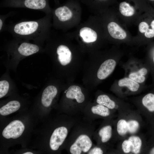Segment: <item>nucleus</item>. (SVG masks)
<instances>
[{"instance_id": "nucleus-10", "label": "nucleus", "mask_w": 154, "mask_h": 154, "mask_svg": "<svg viewBox=\"0 0 154 154\" xmlns=\"http://www.w3.org/2000/svg\"><path fill=\"white\" fill-rule=\"evenodd\" d=\"M29 103V100L26 98L17 94L1 101L0 106V119L16 112L28 109L27 106Z\"/></svg>"}, {"instance_id": "nucleus-11", "label": "nucleus", "mask_w": 154, "mask_h": 154, "mask_svg": "<svg viewBox=\"0 0 154 154\" xmlns=\"http://www.w3.org/2000/svg\"><path fill=\"white\" fill-rule=\"evenodd\" d=\"M92 142L87 135H79L69 147V151L72 154H81L88 153L91 148Z\"/></svg>"}, {"instance_id": "nucleus-20", "label": "nucleus", "mask_w": 154, "mask_h": 154, "mask_svg": "<svg viewBox=\"0 0 154 154\" xmlns=\"http://www.w3.org/2000/svg\"><path fill=\"white\" fill-rule=\"evenodd\" d=\"M85 5L93 13H96L98 11L99 5L100 2L106 1L108 0H79Z\"/></svg>"}, {"instance_id": "nucleus-3", "label": "nucleus", "mask_w": 154, "mask_h": 154, "mask_svg": "<svg viewBox=\"0 0 154 154\" xmlns=\"http://www.w3.org/2000/svg\"><path fill=\"white\" fill-rule=\"evenodd\" d=\"M52 27L51 13L46 14L38 19L21 21L6 25L5 31L11 34L13 38L27 40L43 45L51 33Z\"/></svg>"}, {"instance_id": "nucleus-23", "label": "nucleus", "mask_w": 154, "mask_h": 154, "mask_svg": "<svg viewBox=\"0 0 154 154\" xmlns=\"http://www.w3.org/2000/svg\"><path fill=\"white\" fill-rule=\"evenodd\" d=\"M117 130L119 135H125L128 131L127 122L124 119L119 120L117 123Z\"/></svg>"}, {"instance_id": "nucleus-22", "label": "nucleus", "mask_w": 154, "mask_h": 154, "mask_svg": "<svg viewBox=\"0 0 154 154\" xmlns=\"http://www.w3.org/2000/svg\"><path fill=\"white\" fill-rule=\"evenodd\" d=\"M131 144V150L135 154L139 153L142 146V141L140 138L138 136H132L128 139Z\"/></svg>"}, {"instance_id": "nucleus-21", "label": "nucleus", "mask_w": 154, "mask_h": 154, "mask_svg": "<svg viewBox=\"0 0 154 154\" xmlns=\"http://www.w3.org/2000/svg\"><path fill=\"white\" fill-rule=\"evenodd\" d=\"M142 102L143 106L150 112H154V94L149 93L142 98Z\"/></svg>"}, {"instance_id": "nucleus-19", "label": "nucleus", "mask_w": 154, "mask_h": 154, "mask_svg": "<svg viewBox=\"0 0 154 154\" xmlns=\"http://www.w3.org/2000/svg\"><path fill=\"white\" fill-rule=\"evenodd\" d=\"M147 73V70L143 68L136 72L131 73L129 77L138 83H142L145 81V77L144 76L146 75Z\"/></svg>"}, {"instance_id": "nucleus-2", "label": "nucleus", "mask_w": 154, "mask_h": 154, "mask_svg": "<svg viewBox=\"0 0 154 154\" xmlns=\"http://www.w3.org/2000/svg\"><path fill=\"white\" fill-rule=\"evenodd\" d=\"M0 121V147L4 151L17 144H21L23 148H25L38 122L31 108Z\"/></svg>"}, {"instance_id": "nucleus-8", "label": "nucleus", "mask_w": 154, "mask_h": 154, "mask_svg": "<svg viewBox=\"0 0 154 154\" xmlns=\"http://www.w3.org/2000/svg\"><path fill=\"white\" fill-rule=\"evenodd\" d=\"M4 51L7 56V65L15 68L19 62L34 54L44 52L43 45L28 40L13 38L6 43Z\"/></svg>"}, {"instance_id": "nucleus-16", "label": "nucleus", "mask_w": 154, "mask_h": 154, "mask_svg": "<svg viewBox=\"0 0 154 154\" xmlns=\"http://www.w3.org/2000/svg\"><path fill=\"white\" fill-rule=\"evenodd\" d=\"M93 105L91 107V110L93 114L104 117L110 115V110L107 107L98 104Z\"/></svg>"}, {"instance_id": "nucleus-6", "label": "nucleus", "mask_w": 154, "mask_h": 154, "mask_svg": "<svg viewBox=\"0 0 154 154\" xmlns=\"http://www.w3.org/2000/svg\"><path fill=\"white\" fill-rule=\"evenodd\" d=\"M96 15L90 16L71 33L82 52L88 55L98 51L99 35Z\"/></svg>"}, {"instance_id": "nucleus-4", "label": "nucleus", "mask_w": 154, "mask_h": 154, "mask_svg": "<svg viewBox=\"0 0 154 154\" xmlns=\"http://www.w3.org/2000/svg\"><path fill=\"white\" fill-rule=\"evenodd\" d=\"M44 124L37 132V139L32 148L40 153H56L63 147L67 137L68 127L60 122Z\"/></svg>"}, {"instance_id": "nucleus-13", "label": "nucleus", "mask_w": 154, "mask_h": 154, "mask_svg": "<svg viewBox=\"0 0 154 154\" xmlns=\"http://www.w3.org/2000/svg\"><path fill=\"white\" fill-rule=\"evenodd\" d=\"M107 29L109 34L113 38L122 40L126 37L125 31L115 22H109L107 25Z\"/></svg>"}, {"instance_id": "nucleus-12", "label": "nucleus", "mask_w": 154, "mask_h": 154, "mask_svg": "<svg viewBox=\"0 0 154 154\" xmlns=\"http://www.w3.org/2000/svg\"><path fill=\"white\" fill-rule=\"evenodd\" d=\"M17 94L14 84L8 74L5 73L1 77L0 81V98Z\"/></svg>"}, {"instance_id": "nucleus-29", "label": "nucleus", "mask_w": 154, "mask_h": 154, "mask_svg": "<svg viewBox=\"0 0 154 154\" xmlns=\"http://www.w3.org/2000/svg\"><path fill=\"white\" fill-rule=\"evenodd\" d=\"M103 153L102 149L98 147H95L91 149L88 152V154H102Z\"/></svg>"}, {"instance_id": "nucleus-27", "label": "nucleus", "mask_w": 154, "mask_h": 154, "mask_svg": "<svg viewBox=\"0 0 154 154\" xmlns=\"http://www.w3.org/2000/svg\"><path fill=\"white\" fill-rule=\"evenodd\" d=\"M17 153L22 154H34L40 153L39 151L33 150L32 149L23 148V149L16 151Z\"/></svg>"}, {"instance_id": "nucleus-32", "label": "nucleus", "mask_w": 154, "mask_h": 154, "mask_svg": "<svg viewBox=\"0 0 154 154\" xmlns=\"http://www.w3.org/2000/svg\"><path fill=\"white\" fill-rule=\"evenodd\" d=\"M149 153L151 154H154V147L151 149Z\"/></svg>"}, {"instance_id": "nucleus-18", "label": "nucleus", "mask_w": 154, "mask_h": 154, "mask_svg": "<svg viewBox=\"0 0 154 154\" xmlns=\"http://www.w3.org/2000/svg\"><path fill=\"white\" fill-rule=\"evenodd\" d=\"M119 10L121 14L125 17H131L135 13L133 7L125 1L121 2L119 5Z\"/></svg>"}, {"instance_id": "nucleus-24", "label": "nucleus", "mask_w": 154, "mask_h": 154, "mask_svg": "<svg viewBox=\"0 0 154 154\" xmlns=\"http://www.w3.org/2000/svg\"><path fill=\"white\" fill-rule=\"evenodd\" d=\"M128 131L131 133L136 132L139 127L138 122L134 120H131L127 122Z\"/></svg>"}, {"instance_id": "nucleus-5", "label": "nucleus", "mask_w": 154, "mask_h": 154, "mask_svg": "<svg viewBox=\"0 0 154 154\" xmlns=\"http://www.w3.org/2000/svg\"><path fill=\"white\" fill-rule=\"evenodd\" d=\"M66 83L65 80L54 77L48 81L42 89L31 108L38 121L43 122L47 119Z\"/></svg>"}, {"instance_id": "nucleus-1", "label": "nucleus", "mask_w": 154, "mask_h": 154, "mask_svg": "<svg viewBox=\"0 0 154 154\" xmlns=\"http://www.w3.org/2000/svg\"><path fill=\"white\" fill-rule=\"evenodd\" d=\"M54 33L45 43L44 52L50 57L55 77L74 82L82 71L86 59L71 33Z\"/></svg>"}, {"instance_id": "nucleus-15", "label": "nucleus", "mask_w": 154, "mask_h": 154, "mask_svg": "<svg viewBox=\"0 0 154 154\" xmlns=\"http://www.w3.org/2000/svg\"><path fill=\"white\" fill-rule=\"evenodd\" d=\"M118 85L119 86H126L131 91H137L139 89V85L138 83L128 78H125L119 80Z\"/></svg>"}, {"instance_id": "nucleus-25", "label": "nucleus", "mask_w": 154, "mask_h": 154, "mask_svg": "<svg viewBox=\"0 0 154 154\" xmlns=\"http://www.w3.org/2000/svg\"><path fill=\"white\" fill-rule=\"evenodd\" d=\"M15 12H9L5 15H0V32L1 33L5 31L6 26L5 21L7 19L14 14Z\"/></svg>"}, {"instance_id": "nucleus-28", "label": "nucleus", "mask_w": 154, "mask_h": 154, "mask_svg": "<svg viewBox=\"0 0 154 154\" xmlns=\"http://www.w3.org/2000/svg\"><path fill=\"white\" fill-rule=\"evenodd\" d=\"M149 26L145 22H141L139 25V30L142 33H145L149 28Z\"/></svg>"}, {"instance_id": "nucleus-30", "label": "nucleus", "mask_w": 154, "mask_h": 154, "mask_svg": "<svg viewBox=\"0 0 154 154\" xmlns=\"http://www.w3.org/2000/svg\"><path fill=\"white\" fill-rule=\"evenodd\" d=\"M144 35L147 38H153L154 37V31L152 29L149 28L145 33Z\"/></svg>"}, {"instance_id": "nucleus-7", "label": "nucleus", "mask_w": 154, "mask_h": 154, "mask_svg": "<svg viewBox=\"0 0 154 154\" xmlns=\"http://www.w3.org/2000/svg\"><path fill=\"white\" fill-rule=\"evenodd\" d=\"M52 27L65 32L81 23L82 9L79 0H68L64 5L52 10Z\"/></svg>"}, {"instance_id": "nucleus-31", "label": "nucleus", "mask_w": 154, "mask_h": 154, "mask_svg": "<svg viewBox=\"0 0 154 154\" xmlns=\"http://www.w3.org/2000/svg\"><path fill=\"white\" fill-rule=\"evenodd\" d=\"M150 26L151 29L154 31V20H153L151 22Z\"/></svg>"}, {"instance_id": "nucleus-14", "label": "nucleus", "mask_w": 154, "mask_h": 154, "mask_svg": "<svg viewBox=\"0 0 154 154\" xmlns=\"http://www.w3.org/2000/svg\"><path fill=\"white\" fill-rule=\"evenodd\" d=\"M97 104L103 105L109 109H114L116 106L115 102L107 95L101 94L98 96L96 99Z\"/></svg>"}, {"instance_id": "nucleus-33", "label": "nucleus", "mask_w": 154, "mask_h": 154, "mask_svg": "<svg viewBox=\"0 0 154 154\" xmlns=\"http://www.w3.org/2000/svg\"><path fill=\"white\" fill-rule=\"evenodd\" d=\"M153 62H154V57L153 58Z\"/></svg>"}, {"instance_id": "nucleus-9", "label": "nucleus", "mask_w": 154, "mask_h": 154, "mask_svg": "<svg viewBox=\"0 0 154 154\" xmlns=\"http://www.w3.org/2000/svg\"><path fill=\"white\" fill-rule=\"evenodd\" d=\"M88 90L74 82H66L59 104L60 108L81 106L88 102Z\"/></svg>"}, {"instance_id": "nucleus-17", "label": "nucleus", "mask_w": 154, "mask_h": 154, "mask_svg": "<svg viewBox=\"0 0 154 154\" xmlns=\"http://www.w3.org/2000/svg\"><path fill=\"white\" fill-rule=\"evenodd\" d=\"M112 127L110 125L105 126L99 130L98 134L102 143L107 142L110 139L112 136Z\"/></svg>"}, {"instance_id": "nucleus-26", "label": "nucleus", "mask_w": 154, "mask_h": 154, "mask_svg": "<svg viewBox=\"0 0 154 154\" xmlns=\"http://www.w3.org/2000/svg\"><path fill=\"white\" fill-rule=\"evenodd\" d=\"M122 148L123 152L128 153L131 150V144L130 141L128 140H124L122 144Z\"/></svg>"}]
</instances>
